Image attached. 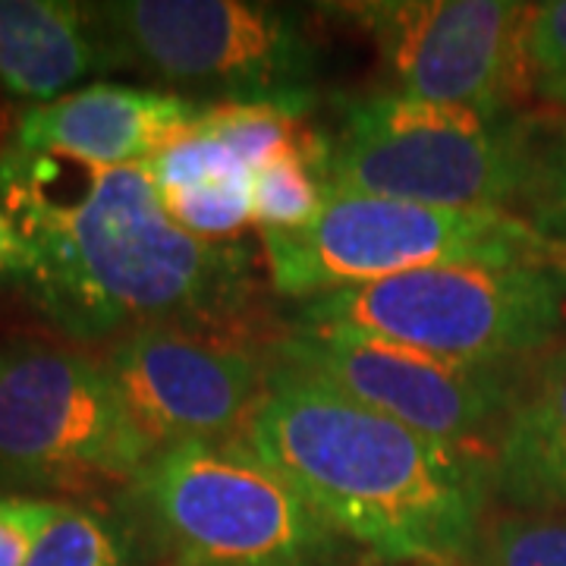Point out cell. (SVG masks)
Wrapping results in <instances>:
<instances>
[{
    "instance_id": "52a82bcc",
    "label": "cell",
    "mask_w": 566,
    "mask_h": 566,
    "mask_svg": "<svg viewBox=\"0 0 566 566\" xmlns=\"http://www.w3.org/2000/svg\"><path fill=\"white\" fill-rule=\"evenodd\" d=\"M268 281L296 303L438 264H560L564 245L513 211L441 208L324 186L296 230H262Z\"/></svg>"
},
{
    "instance_id": "4fadbf2b",
    "label": "cell",
    "mask_w": 566,
    "mask_h": 566,
    "mask_svg": "<svg viewBox=\"0 0 566 566\" xmlns=\"http://www.w3.org/2000/svg\"><path fill=\"white\" fill-rule=\"evenodd\" d=\"M488 457L497 501L528 516L566 510V346L528 371Z\"/></svg>"
},
{
    "instance_id": "d6986e66",
    "label": "cell",
    "mask_w": 566,
    "mask_h": 566,
    "mask_svg": "<svg viewBox=\"0 0 566 566\" xmlns=\"http://www.w3.org/2000/svg\"><path fill=\"white\" fill-rule=\"evenodd\" d=\"M472 566H566V516L488 520Z\"/></svg>"
},
{
    "instance_id": "9a60e30c",
    "label": "cell",
    "mask_w": 566,
    "mask_h": 566,
    "mask_svg": "<svg viewBox=\"0 0 566 566\" xmlns=\"http://www.w3.org/2000/svg\"><path fill=\"white\" fill-rule=\"evenodd\" d=\"M104 70L85 3L0 0V82L13 98L51 104Z\"/></svg>"
},
{
    "instance_id": "2e32d148",
    "label": "cell",
    "mask_w": 566,
    "mask_h": 566,
    "mask_svg": "<svg viewBox=\"0 0 566 566\" xmlns=\"http://www.w3.org/2000/svg\"><path fill=\"white\" fill-rule=\"evenodd\" d=\"M145 557L129 523L98 504L57 501L29 566H136Z\"/></svg>"
},
{
    "instance_id": "5b68a950",
    "label": "cell",
    "mask_w": 566,
    "mask_h": 566,
    "mask_svg": "<svg viewBox=\"0 0 566 566\" xmlns=\"http://www.w3.org/2000/svg\"><path fill=\"white\" fill-rule=\"evenodd\" d=\"M566 322L560 264H438L296 305L290 327L349 331L469 365H526Z\"/></svg>"
},
{
    "instance_id": "ac0fdd59",
    "label": "cell",
    "mask_w": 566,
    "mask_h": 566,
    "mask_svg": "<svg viewBox=\"0 0 566 566\" xmlns=\"http://www.w3.org/2000/svg\"><path fill=\"white\" fill-rule=\"evenodd\" d=\"M516 214L566 249V117L535 120L532 167Z\"/></svg>"
},
{
    "instance_id": "9c48e42d",
    "label": "cell",
    "mask_w": 566,
    "mask_h": 566,
    "mask_svg": "<svg viewBox=\"0 0 566 566\" xmlns=\"http://www.w3.org/2000/svg\"><path fill=\"white\" fill-rule=\"evenodd\" d=\"M268 359L394 422L475 450H491L528 375L526 365L450 363L363 334L312 327H290L274 337Z\"/></svg>"
},
{
    "instance_id": "ffe728a7",
    "label": "cell",
    "mask_w": 566,
    "mask_h": 566,
    "mask_svg": "<svg viewBox=\"0 0 566 566\" xmlns=\"http://www.w3.org/2000/svg\"><path fill=\"white\" fill-rule=\"evenodd\" d=\"M523 66L528 95L566 107V0L528 7L523 25Z\"/></svg>"
},
{
    "instance_id": "8fae6325",
    "label": "cell",
    "mask_w": 566,
    "mask_h": 566,
    "mask_svg": "<svg viewBox=\"0 0 566 566\" xmlns=\"http://www.w3.org/2000/svg\"><path fill=\"white\" fill-rule=\"evenodd\" d=\"M102 359L151 457L240 438L271 371V359L237 337L167 324L126 334Z\"/></svg>"
},
{
    "instance_id": "7c38bea8",
    "label": "cell",
    "mask_w": 566,
    "mask_h": 566,
    "mask_svg": "<svg viewBox=\"0 0 566 566\" xmlns=\"http://www.w3.org/2000/svg\"><path fill=\"white\" fill-rule=\"evenodd\" d=\"M211 104L180 92L88 85L22 111L13 145L92 167H129L155 158Z\"/></svg>"
},
{
    "instance_id": "e0dca14e",
    "label": "cell",
    "mask_w": 566,
    "mask_h": 566,
    "mask_svg": "<svg viewBox=\"0 0 566 566\" xmlns=\"http://www.w3.org/2000/svg\"><path fill=\"white\" fill-rule=\"evenodd\" d=\"M324 205L318 170V136L281 148L252 174V221L262 230H296L312 221Z\"/></svg>"
},
{
    "instance_id": "44dd1931",
    "label": "cell",
    "mask_w": 566,
    "mask_h": 566,
    "mask_svg": "<svg viewBox=\"0 0 566 566\" xmlns=\"http://www.w3.org/2000/svg\"><path fill=\"white\" fill-rule=\"evenodd\" d=\"M54 513L57 501L48 497H0V566H29Z\"/></svg>"
},
{
    "instance_id": "3957f363",
    "label": "cell",
    "mask_w": 566,
    "mask_h": 566,
    "mask_svg": "<svg viewBox=\"0 0 566 566\" xmlns=\"http://www.w3.org/2000/svg\"><path fill=\"white\" fill-rule=\"evenodd\" d=\"M114 506L142 554L170 566H340L349 554L243 434L155 453Z\"/></svg>"
},
{
    "instance_id": "5bb4252c",
    "label": "cell",
    "mask_w": 566,
    "mask_h": 566,
    "mask_svg": "<svg viewBox=\"0 0 566 566\" xmlns=\"http://www.w3.org/2000/svg\"><path fill=\"white\" fill-rule=\"evenodd\" d=\"M199 120L142 167L155 182L167 214L186 233L208 243H233L252 223L255 170Z\"/></svg>"
},
{
    "instance_id": "6da1fadb",
    "label": "cell",
    "mask_w": 566,
    "mask_h": 566,
    "mask_svg": "<svg viewBox=\"0 0 566 566\" xmlns=\"http://www.w3.org/2000/svg\"><path fill=\"white\" fill-rule=\"evenodd\" d=\"M0 211L22 245L10 283L80 346L161 324L237 337L259 308L252 245L186 233L142 164L92 167L10 142Z\"/></svg>"
},
{
    "instance_id": "8992f818",
    "label": "cell",
    "mask_w": 566,
    "mask_h": 566,
    "mask_svg": "<svg viewBox=\"0 0 566 566\" xmlns=\"http://www.w3.org/2000/svg\"><path fill=\"white\" fill-rule=\"evenodd\" d=\"M104 70H136L208 104L308 111L322 54L305 17L249 0L85 3Z\"/></svg>"
},
{
    "instance_id": "7402d4cb",
    "label": "cell",
    "mask_w": 566,
    "mask_h": 566,
    "mask_svg": "<svg viewBox=\"0 0 566 566\" xmlns=\"http://www.w3.org/2000/svg\"><path fill=\"white\" fill-rule=\"evenodd\" d=\"M20 259H22L20 237H17V230H13L10 218L0 211V277H3V281H10V277L17 274Z\"/></svg>"
},
{
    "instance_id": "7a4b0ae2",
    "label": "cell",
    "mask_w": 566,
    "mask_h": 566,
    "mask_svg": "<svg viewBox=\"0 0 566 566\" xmlns=\"http://www.w3.org/2000/svg\"><path fill=\"white\" fill-rule=\"evenodd\" d=\"M243 438L381 564H475L494 501L488 450L438 441L281 363Z\"/></svg>"
},
{
    "instance_id": "30bf717a",
    "label": "cell",
    "mask_w": 566,
    "mask_h": 566,
    "mask_svg": "<svg viewBox=\"0 0 566 566\" xmlns=\"http://www.w3.org/2000/svg\"><path fill=\"white\" fill-rule=\"evenodd\" d=\"M528 7L510 0H365L334 7V13L375 41L390 88L424 102L513 111L528 95Z\"/></svg>"
},
{
    "instance_id": "ba28073f",
    "label": "cell",
    "mask_w": 566,
    "mask_h": 566,
    "mask_svg": "<svg viewBox=\"0 0 566 566\" xmlns=\"http://www.w3.org/2000/svg\"><path fill=\"white\" fill-rule=\"evenodd\" d=\"M151 460L102 356L0 346V497L120 494Z\"/></svg>"
},
{
    "instance_id": "603a6c76",
    "label": "cell",
    "mask_w": 566,
    "mask_h": 566,
    "mask_svg": "<svg viewBox=\"0 0 566 566\" xmlns=\"http://www.w3.org/2000/svg\"><path fill=\"white\" fill-rule=\"evenodd\" d=\"M385 566H438V564H385Z\"/></svg>"
},
{
    "instance_id": "277c9868",
    "label": "cell",
    "mask_w": 566,
    "mask_h": 566,
    "mask_svg": "<svg viewBox=\"0 0 566 566\" xmlns=\"http://www.w3.org/2000/svg\"><path fill=\"white\" fill-rule=\"evenodd\" d=\"M535 120L516 111L424 102L397 88L337 104L318 136L327 189L441 208L520 211Z\"/></svg>"
}]
</instances>
